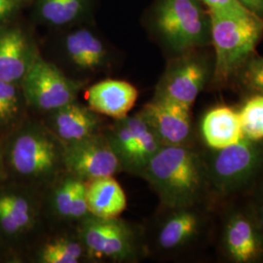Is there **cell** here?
<instances>
[{
  "label": "cell",
  "mask_w": 263,
  "mask_h": 263,
  "mask_svg": "<svg viewBox=\"0 0 263 263\" xmlns=\"http://www.w3.org/2000/svg\"><path fill=\"white\" fill-rule=\"evenodd\" d=\"M141 176L156 192L164 208L215 203L204 154L192 146L163 145Z\"/></svg>",
  "instance_id": "obj_1"
},
{
  "label": "cell",
  "mask_w": 263,
  "mask_h": 263,
  "mask_svg": "<svg viewBox=\"0 0 263 263\" xmlns=\"http://www.w3.org/2000/svg\"><path fill=\"white\" fill-rule=\"evenodd\" d=\"M214 48V73L211 84L231 82L238 70L255 54L263 37V19L252 13L210 12Z\"/></svg>",
  "instance_id": "obj_2"
},
{
  "label": "cell",
  "mask_w": 263,
  "mask_h": 263,
  "mask_svg": "<svg viewBox=\"0 0 263 263\" xmlns=\"http://www.w3.org/2000/svg\"><path fill=\"white\" fill-rule=\"evenodd\" d=\"M64 151L65 144L47 127L27 123L12 134L3 158L17 179L44 183L65 168Z\"/></svg>",
  "instance_id": "obj_3"
},
{
  "label": "cell",
  "mask_w": 263,
  "mask_h": 263,
  "mask_svg": "<svg viewBox=\"0 0 263 263\" xmlns=\"http://www.w3.org/2000/svg\"><path fill=\"white\" fill-rule=\"evenodd\" d=\"M203 154L215 203L248 192L263 176V141L244 137L226 148Z\"/></svg>",
  "instance_id": "obj_4"
},
{
  "label": "cell",
  "mask_w": 263,
  "mask_h": 263,
  "mask_svg": "<svg viewBox=\"0 0 263 263\" xmlns=\"http://www.w3.org/2000/svg\"><path fill=\"white\" fill-rule=\"evenodd\" d=\"M151 28L176 56L212 46L211 17L200 0H157Z\"/></svg>",
  "instance_id": "obj_5"
},
{
  "label": "cell",
  "mask_w": 263,
  "mask_h": 263,
  "mask_svg": "<svg viewBox=\"0 0 263 263\" xmlns=\"http://www.w3.org/2000/svg\"><path fill=\"white\" fill-rule=\"evenodd\" d=\"M196 49L175 57L156 86L154 97L192 108L198 96L211 83L214 55Z\"/></svg>",
  "instance_id": "obj_6"
},
{
  "label": "cell",
  "mask_w": 263,
  "mask_h": 263,
  "mask_svg": "<svg viewBox=\"0 0 263 263\" xmlns=\"http://www.w3.org/2000/svg\"><path fill=\"white\" fill-rule=\"evenodd\" d=\"M20 87L26 104L48 114L76 102L83 83L70 79L54 64L38 55Z\"/></svg>",
  "instance_id": "obj_7"
},
{
  "label": "cell",
  "mask_w": 263,
  "mask_h": 263,
  "mask_svg": "<svg viewBox=\"0 0 263 263\" xmlns=\"http://www.w3.org/2000/svg\"><path fill=\"white\" fill-rule=\"evenodd\" d=\"M215 203H202L181 208H165L167 213L156 226L154 244L164 254H177L200 243L210 235L212 207Z\"/></svg>",
  "instance_id": "obj_8"
},
{
  "label": "cell",
  "mask_w": 263,
  "mask_h": 263,
  "mask_svg": "<svg viewBox=\"0 0 263 263\" xmlns=\"http://www.w3.org/2000/svg\"><path fill=\"white\" fill-rule=\"evenodd\" d=\"M219 250L233 263L263 261V234L247 203L230 204L222 212Z\"/></svg>",
  "instance_id": "obj_9"
},
{
  "label": "cell",
  "mask_w": 263,
  "mask_h": 263,
  "mask_svg": "<svg viewBox=\"0 0 263 263\" xmlns=\"http://www.w3.org/2000/svg\"><path fill=\"white\" fill-rule=\"evenodd\" d=\"M106 137L122 164L123 171L140 176L163 146L141 111L117 119Z\"/></svg>",
  "instance_id": "obj_10"
},
{
  "label": "cell",
  "mask_w": 263,
  "mask_h": 263,
  "mask_svg": "<svg viewBox=\"0 0 263 263\" xmlns=\"http://www.w3.org/2000/svg\"><path fill=\"white\" fill-rule=\"evenodd\" d=\"M79 236L87 255L95 259L122 261L134 258L138 252L135 233L118 217L87 216L82 219Z\"/></svg>",
  "instance_id": "obj_11"
},
{
  "label": "cell",
  "mask_w": 263,
  "mask_h": 263,
  "mask_svg": "<svg viewBox=\"0 0 263 263\" xmlns=\"http://www.w3.org/2000/svg\"><path fill=\"white\" fill-rule=\"evenodd\" d=\"M64 164L69 175L85 181L112 177L123 171L122 164L107 137L99 134L65 144Z\"/></svg>",
  "instance_id": "obj_12"
},
{
  "label": "cell",
  "mask_w": 263,
  "mask_h": 263,
  "mask_svg": "<svg viewBox=\"0 0 263 263\" xmlns=\"http://www.w3.org/2000/svg\"><path fill=\"white\" fill-rule=\"evenodd\" d=\"M141 112L149 123L162 145L192 146L193 129L191 107L153 97Z\"/></svg>",
  "instance_id": "obj_13"
},
{
  "label": "cell",
  "mask_w": 263,
  "mask_h": 263,
  "mask_svg": "<svg viewBox=\"0 0 263 263\" xmlns=\"http://www.w3.org/2000/svg\"><path fill=\"white\" fill-rule=\"evenodd\" d=\"M38 54L19 28H0V80L20 84Z\"/></svg>",
  "instance_id": "obj_14"
},
{
  "label": "cell",
  "mask_w": 263,
  "mask_h": 263,
  "mask_svg": "<svg viewBox=\"0 0 263 263\" xmlns=\"http://www.w3.org/2000/svg\"><path fill=\"white\" fill-rule=\"evenodd\" d=\"M138 98L139 92L134 85L114 79L92 85L85 92L87 106L91 110L115 120L129 115Z\"/></svg>",
  "instance_id": "obj_15"
},
{
  "label": "cell",
  "mask_w": 263,
  "mask_h": 263,
  "mask_svg": "<svg viewBox=\"0 0 263 263\" xmlns=\"http://www.w3.org/2000/svg\"><path fill=\"white\" fill-rule=\"evenodd\" d=\"M100 127L99 114L76 101L48 113V129L64 144L98 135Z\"/></svg>",
  "instance_id": "obj_16"
},
{
  "label": "cell",
  "mask_w": 263,
  "mask_h": 263,
  "mask_svg": "<svg viewBox=\"0 0 263 263\" xmlns=\"http://www.w3.org/2000/svg\"><path fill=\"white\" fill-rule=\"evenodd\" d=\"M36 208L33 200L19 189L0 190V235L19 239L36 222Z\"/></svg>",
  "instance_id": "obj_17"
},
{
  "label": "cell",
  "mask_w": 263,
  "mask_h": 263,
  "mask_svg": "<svg viewBox=\"0 0 263 263\" xmlns=\"http://www.w3.org/2000/svg\"><path fill=\"white\" fill-rule=\"evenodd\" d=\"M200 135L207 149L226 148L241 141L244 136L238 110L226 105L216 106L204 114Z\"/></svg>",
  "instance_id": "obj_18"
},
{
  "label": "cell",
  "mask_w": 263,
  "mask_h": 263,
  "mask_svg": "<svg viewBox=\"0 0 263 263\" xmlns=\"http://www.w3.org/2000/svg\"><path fill=\"white\" fill-rule=\"evenodd\" d=\"M86 197L90 216L99 218H116L127 208L126 194L113 176L87 181Z\"/></svg>",
  "instance_id": "obj_19"
},
{
  "label": "cell",
  "mask_w": 263,
  "mask_h": 263,
  "mask_svg": "<svg viewBox=\"0 0 263 263\" xmlns=\"http://www.w3.org/2000/svg\"><path fill=\"white\" fill-rule=\"evenodd\" d=\"M65 48L71 63L84 70H96L102 67L107 58L102 40L87 28L69 33L65 40Z\"/></svg>",
  "instance_id": "obj_20"
},
{
  "label": "cell",
  "mask_w": 263,
  "mask_h": 263,
  "mask_svg": "<svg viewBox=\"0 0 263 263\" xmlns=\"http://www.w3.org/2000/svg\"><path fill=\"white\" fill-rule=\"evenodd\" d=\"M86 254L80 239L62 237L44 245L38 253V259L43 263H78Z\"/></svg>",
  "instance_id": "obj_21"
},
{
  "label": "cell",
  "mask_w": 263,
  "mask_h": 263,
  "mask_svg": "<svg viewBox=\"0 0 263 263\" xmlns=\"http://www.w3.org/2000/svg\"><path fill=\"white\" fill-rule=\"evenodd\" d=\"M39 16L53 26L67 25L78 19L85 9V0H38Z\"/></svg>",
  "instance_id": "obj_22"
},
{
  "label": "cell",
  "mask_w": 263,
  "mask_h": 263,
  "mask_svg": "<svg viewBox=\"0 0 263 263\" xmlns=\"http://www.w3.org/2000/svg\"><path fill=\"white\" fill-rule=\"evenodd\" d=\"M18 85L0 80V130L14 126L23 112L26 101Z\"/></svg>",
  "instance_id": "obj_23"
},
{
  "label": "cell",
  "mask_w": 263,
  "mask_h": 263,
  "mask_svg": "<svg viewBox=\"0 0 263 263\" xmlns=\"http://www.w3.org/2000/svg\"><path fill=\"white\" fill-rule=\"evenodd\" d=\"M238 114L245 138L263 141V95H250Z\"/></svg>",
  "instance_id": "obj_24"
},
{
  "label": "cell",
  "mask_w": 263,
  "mask_h": 263,
  "mask_svg": "<svg viewBox=\"0 0 263 263\" xmlns=\"http://www.w3.org/2000/svg\"><path fill=\"white\" fill-rule=\"evenodd\" d=\"M83 179L69 175L57 185L52 195V208L57 216L71 219L76 192Z\"/></svg>",
  "instance_id": "obj_25"
},
{
  "label": "cell",
  "mask_w": 263,
  "mask_h": 263,
  "mask_svg": "<svg viewBox=\"0 0 263 263\" xmlns=\"http://www.w3.org/2000/svg\"><path fill=\"white\" fill-rule=\"evenodd\" d=\"M245 92L263 95V57H251L238 70L234 79Z\"/></svg>",
  "instance_id": "obj_26"
},
{
  "label": "cell",
  "mask_w": 263,
  "mask_h": 263,
  "mask_svg": "<svg viewBox=\"0 0 263 263\" xmlns=\"http://www.w3.org/2000/svg\"><path fill=\"white\" fill-rule=\"evenodd\" d=\"M249 191L251 194L247 205L263 234V176Z\"/></svg>",
  "instance_id": "obj_27"
},
{
  "label": "cell",
  "mask_w": 263,
  "mask_h": 263,
  "mask_svg": "<svg viewBox=\"0 0 263 263\" xmlns=\"http://www.w3.org/2000/svg\"><path fill=\"white\" fill-rule=\"evenodd\" d=\"M210 12L219 13H250L236 0H200Z\"/></svg>",
  "instance_id": "obj_28"
},
{
  "label": "cell",
  "mask_w": 263,
  "mask_h": 263,
  "mask_svg": "<svg viewBox=\"0 0 263 263\" xmlns=\"http://www.w3.org/2000/svg\"><path fill=\"white\" fill-rule=\"evenodd\" d=\"M242 7L263 19V0H236Z\"/></svg>",
  "instance_id": "obj_29"
},
{
  "label": "cell",
  "mask_w": 263,
  "mask_h": 263,
  "mask_svg": "<svg viewBox=\"0 0 263 263\" xmlns=\"http://www.w3.org/2000/svg\"><path fill=\"white\" fill-rule=\"evenodd\" d=\"M17 9H15V8H13L11 6L0 4V22L6 19V18H8Z\"/></svg>",
  "instance_id": "obj_30"
},
{
  "label": "cell",
  "mask_w": 263,
  "mask_h": 263,
  "mask_svg": "<svg viewBox=\"0 0 263 263\" xmlns=\"http://www.w3.org/2000/svg\"><path fill=\"white\" fill-rule=\"evenodd\" d=\"M3 161V152L1 151V147H0V168H1V163Z\"/></svg>",
  "instance_id": "obj_31"
}]
</instances>
